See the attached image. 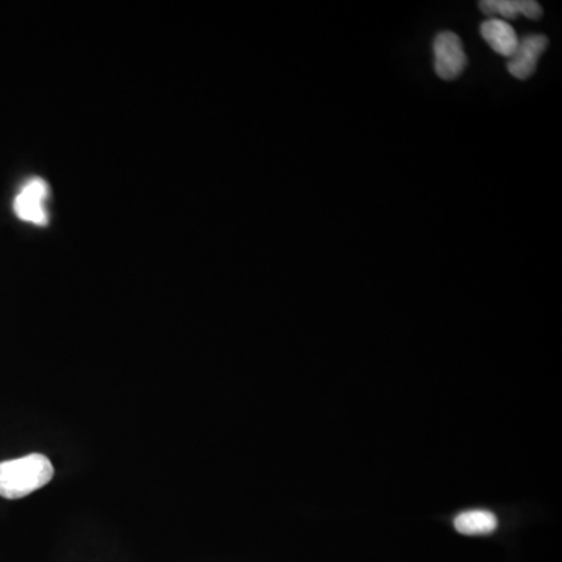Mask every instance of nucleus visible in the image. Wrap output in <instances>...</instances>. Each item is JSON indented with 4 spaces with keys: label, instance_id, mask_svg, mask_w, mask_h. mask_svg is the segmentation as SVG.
I'll return each instance as SVG.
<instances>
[{
    "label": "nucleus",
    "instance_id": "nucleus-1",
    "mask_svg": "<svg viewBox=\"0 0 562 562\" xmlns=\"http://www.w3.org/2000/svg\"><path fill=\"white\" fill-rule=\"evenodd\" d=\"M55 470L50 459L40 453L0 463V497L18 500L44 488Z\"/></svg>",
    "mask_w": 562,
    "mask_h": 562
},
{
    "label": "nucleus",
    "instance_id": "nucleus-2",
    "mask_svg": "<svg viewBox=\"0 0 562 562\" xmlns=\"http://www.w3.org/2000/svg\"><path fill=\"white\" fill-rule=\"evenodd\" d=\"M434 71L442 80H455L467 68L463 41L453 32H441L433 43Z\"/></svg>",
    "mask_w": 562,
    "mask_h": 562
},
{
    "label": "nucleus",
    "instance_id": "nucleus-3",
    "mask_svg": "<svg viewBox=\"0 0 562 562\" xmlns=\"http://www.w3.org/2000/svg\"><path fill=\"white\" fill-rule=\"evenodd\" d=\"M49 197V186L41 178H33L22 188L15 200V211L19 219L35 225H47L49 214L46 200Z\"/></svg>",
    "mask_w": 562,
    "mask_h": 562
},
{
    "label": "nucleus",
    "instance_id": "nucleus-4",
    "mask_svg": "<svg viewBox=\"0 0 562 562\" xmlns=\"http://www.w3.org/2000/svg\"><path fill=\"white\" fill-rule=\"evenodd\" d=\"M548 40L544 35H527L519 41L513 57L508 58L509 74L519 80L530 79L538 68V61L547 49Z\"/></svg>",
    "mask_w": 562,
    "mask_h": 562
},
{
    "label": "nucleus",
    "instance_id": "nucleus-5",
    "mask_svg": "<svg viewBox=\"0 0 562 562\" xmlns=\"http://www.w3.org/2000/svg\"><path fill=\"white\" fill-rule=\"evenodd\" d=\"M484 15L494 19H516L517 16L536 19L541 18L542 7L534 0H483L478 4Z\"/></svg>",
    "mask_w": 562,
    "mask_h": 562
},
{
    "label": "nucleus",
    "instance_id": "nucleus-6",
    "mask_svg": "<svg viewBox=\"0 0 562 562\" xmlns=\"http://www.w3.org/2000/svg\"><path fill=\"white\" fill-rule=\"evenodd\" d=\"M481 36L494 52L502 57L511 58L519 46L516 30L502 19L489 18L480 27Z\"/></svg>",
    "mask_w": 562,
    "mask_h": 562
},
{
    "label": "nucleus",
    "instance_id": "nucleus-7",
    "mask_svg": "<svg viewBox=\"0 0 562 562\" xmlns=\"http://www.w3.org/2000/svg\"><path fill=\"white\" fill-rule=\"evenodd\" d=\"M498 520L494 513L486 509H474L464 511L456 516L455 528L466 536H483V534L494 533Z\"/></svg>",
    "mask_w": 562,
    "mask_h": 562
}]
</instances>
